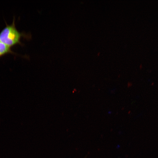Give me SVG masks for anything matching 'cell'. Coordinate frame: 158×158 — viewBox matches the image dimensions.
Listing matches in <instances>:
<instances>
[{
	"label": "cell",
	"instance_id": "5b68a950",
	"mask_svg": "<svg viewBox=\"0 0 158 158\" xmlns=\"http://www.w3.org/2000/svg\"><path fill=\"white\" fill-rule=\"evenodd\" d=\"M124 109V107H123V108H122L121 109H122V110H123Z\"/></svg>",
	"mask_w": 158,
	"mask_h": 158
},
{
	"label": "cell",
	"instance_id": "8992f818",
	"mask_svg": "<svg viewBox=\"0 0 158 158\" xmlns=\"http://www.w3.org/2000/svg\"><path fill=\"white\" fill-rule=\"evenodd\" d=\"M129 111L130 112H128V113H130V111Z\"/></svg>",
	"mask_w": 158,
	"mask_h": 158
},
{
	"label": "cell",
	"instance_id": "6da1fadb",
	"mask_svg": "<svg viewBox=\"0 0 158 158\" xmlns=\"http://www.w3.org/2000/svg\"><path fill=\"white\" fill-rule=\"evenodd\" d=\"M21 36L13 21L12 25L7 26L0 32V41L10 47L19 43Z\"/></svg>",
	"mask_w": 158,
	"mask_h": 158
},
{
	"label": "cell",
	"instance_id": "277c9868",
	"mask_svg": "<svg viewBox=\"0 0 158 158\" xmlns=\"http://www.w3.org/2000/svg\"><path fill=\"white\" fill-rule=\"evenodd\" d=\"M120 75H118V78H120Z\"/></svg>",
	"mask_w": 158,
	"mask_h": 158
},
{
	"label": "cell",
	"instance_id": "3957f363",
	"mask_svg": "<svg viewBox=\"0 0 158 158\" xmlns=\"http://www.w3.org/2000/svg\"><path fill=\"white\" fill-rule=\"evenodd\" d=\"M132 85V83L131 82H128L127 83V87L129 88Z\"/></svg>",
	"mask_w": 158,
	"mask_h": 158
},
{
	"label": "cell",
	"instance_id": "7a4b0ae2",
	"mask_svg": "<svg viewBox=\"0 0 158 158\" xmlns=\"http://www.w3.org/2000/svg\"><path fill=\"white\" fill-rule=\"evenodd\" d=\"M10 51V47L0 41V56Z\"/></svg>",
	"mask_w": 158,
	"mask_h": 158
}]
</instances>
